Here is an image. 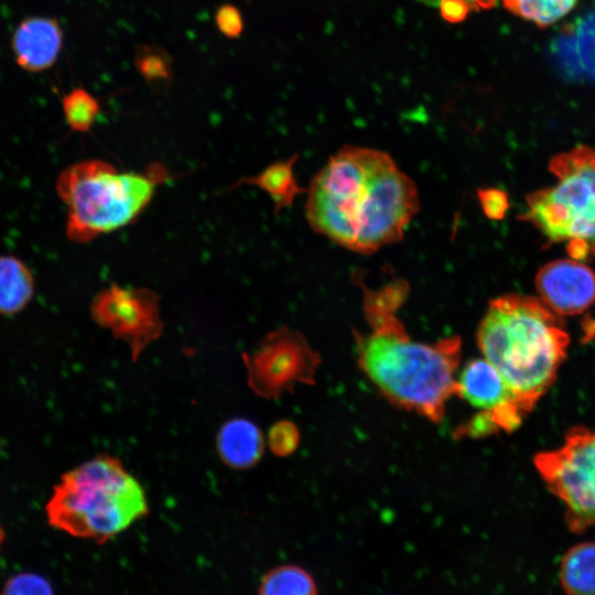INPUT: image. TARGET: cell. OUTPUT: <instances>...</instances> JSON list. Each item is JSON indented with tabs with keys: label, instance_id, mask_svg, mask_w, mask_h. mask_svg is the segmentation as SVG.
Wrapping results in <instances>:
<instances>
[{
	"label": "cell",
	"instance_id": "1",
	"mask_svg": "<svg viewBox=\"0 0 595 595\" xmlns=\"http://www.w3.org/2000/svg\"><path fill=\"white\" fill-rule=\"evenodd\" d=\"M419 208L414 181L387 152L368 147L340 148L306 188L311 228L361 255L401 240Z\"/></svg>",
	"mask_w": 595,
	"mask_h": 595
},
{
	"label": "cell",
	"instance_id": "2",
	"mask_svg": "<svg viewBox=\"0 0 595 595\" xmlns=\"http://www.w3.org/2000/svg\"><path fill=\"white\" fill-rule=\"evenodd\" d=\"M477 338L523 416L554 382L570 343L562 316L539 298L521 294L491 300Z\"/></svg>",
	"mask_w": 595,
	"mask_h": 595
},
{
	"label": "cell",
	"instance_id": "3",
	"mask_svg": "<svg viewBox=\"0 0 595 595\" xmlns=\"http://www.w3.org/2000/svg\"><path fill=\"white\" fill-rule=\"evenodd\" d=\"M361 288L375 325L360 344L365 371L388 396L435 414L456 385L450 344L432 346L403 334L393 313L409 291L405 280L393 279L377 290Z\"/></svg>",
	"mask_w": 595,
	"mask_h": 595
},
{
	"label": "cell",
	"instance_id": "4",
	"mask_svg": "<svg viewBox=\"0 0 595 595\" xmlns=\"http://www.w3.org/2000/svg\"><path fill=\"white\" fill-rule=\"evenodd\" d=\"M172 175L161 162L141 171H119L101 159L65 167L57 176V196L66 206V237L78 244L134 223Z\"/></svg>",
	"mask_w": 595,
	"mask_h": 595
},
{
	"label": "cell",
	"instance_id": "5",
	"mask_svg": "<svg viewBox=\"0 0 595 595\" xmlns=\"http://www.w3.org/2000/svg\"><path fill=\"white\" fill-rule=\"evenodd\" d=\"M45 512L52 527L102 544L148 515L149 505L121 461L99 454L61 477Z\"/></svg>",
	"mask_w": 595,
	"mask_h": 595
},
{
	"label": "cell",
	"instance_id": "6",
	"mask_svg": "<svg viewBox=\"0 0 595 595\" xmlns=\"http://www.w3.org/2000/svg\"><path fill=\"white\" fill-rule=\"evenodd\" d=\"M554 183L527 196L522 218L570 258L595 257V149L578 144L550 160Z\"/></svg>",
	"mask_w": 595,
	"mask_h": 595
},
{
	"label": "cell",
	"instance_id": "7",
	"mask_svg": "<svg viewBox=\"0 0 595 595\" xmlns=\"http://www.w3.org/2000/svg\"><path fill=\"white\" fill-rule=\"evenodd\" d=\"M534 465L549 489L565 505L571 530L595 524V429L572 428L556 450L541 452Z\"/></svg>",
	"mask_w": 595,
	"mask_h": 595
},
{
	"label": "cell",
	"instance_id": "8",
	"mask_svg": "<svg viewBox=\"0 0 595 595\" xmlns=\"http://www.w3.org/2000/svg\"><path fill=\"white\" fill-rule=\"evenodd\" d=\"M89 311L98 326L129 346L133 361L163 331L159 295L144 286L112 283L94 296Z\"/></svg>",
	"mask_w": 595,
	"mask_h": 595
},
{
	"label": "cell",
	"instance_id": "9",
	"mask_svg": "<svg viewBox=\"0 0 595 595\" xmlns=\"http://www.w3.org/2000/svg\"><path fill=\"white\" fill-rule=\"evenodd\" d=\"M534 284L539 299L560 316L581 314L595 302V272L573 258L541 267Z\"/></svg>",
	"mask_w": 595,
	"mask_h": 595
},
{
	"label": "cell",
	"instance_id": "10",
	"mask_svg": "<svg viewBox=\"0 0 595 595\" xmlns=\"http://www.w3.org/2000/svg\"><path fill=\"white\" fill-rule=\"evenodd\" d=\"M299 343L285 329L270 334L251 354L242 353L248 383L262 397L277 394L298 372Z\"/></svg>",
	"mask_w": 595,
	"mask_h": 595
},
{
	"label": "cell",
	"instance_id": "11",
	"mask_svg": "<svg viewBox=\"0 0 595 595\" xmlns=\"http://www.w3.org/2000/svg\"><path fill=\"white\" fill-rule=\"evenodd\" d=\"M63 42V30L56 19L30 17L15 28L11 46L15 63L22 69L39 73L56 63Z\"/></svg>",
	"mask_w": 595,
	"mask_h": 595
},
{
	"label": "cell",
	"instance_id": "12",
	"mask_svg": "<svg viewBox=\"0 0 595 595\" xmlns=\"http://www.w3.org/2000/svg\"><path fill=\"white\" fill-rule=\"evenodd\" d=\"M455 388L472 405L485 411L493 412L505 405L517 409L507 383L485 358L469 361L462 370Z\"/></svg>",
	"mask_w": 595,
	"mask_h": 595
},
{
	"label": "cell",
	"instance_id": "13",
	"mask_svg": "<svg viewBox=\"0 0 595 595\" xmlns=\"http://www.w3.org/2000/svg\"><path fill=\"white\" fill-rule=\"evenodd\" d=\"M216 448L220 459L229 467H252L263 452V436L259 428L244 418L225 422L216 436Z\"/></svg>",
	"mask_w": 595,
	"mask_h": 595
},
{
	"label": "cell",
	"instance_id": "14",
	"mask_svg": "<svg viewBox=\"0 0 595 595\" xmlns=\"http://www.w3.org/2000/svg\"><path fill=\"white\" fill-rule=\"evenodd\" d=\"M296 161V154L286 160L275 161L258 174L238 178L228 190L242 185L259 187L271 198L274 212L280 213L283 208L290 207L299 195L306 193V188L301 186L294 173Z\"/></svg>",
	"mask_w": 595,
	"mask_h": 595
},
{
	"label": "cell",
	"instance_id": "15",
	"mask_svg": "<svg viewBox=\"0 0 595 595\" xmlns=\"http://www.w3.org/2000/svg\"><path fill=\"white\" fill-rule=\"evenodd\" d=\"M34 292L35 279L30 268L15 256H0V314L21 312Z\"/></svg>",
	"mask_w": 595,
	"mask_h": 595
},
{
	"label": "cell",
	"instance_id": "16",
	"mask_svg": "<svg viewBox=\"0 0 595 595\" xmlns=\"http://www.w3.org/2000/svg\"><path fill=\"white\" fill-rule=\"evenodd\" d=\"M560 580L569 595H595V542L580 543L566 552Z\"/></svg>",
	"mask_w": 595,
	"mask_h": 595
},
{
	"label": "cell",
	"instance_id": "17",
	"mask_svg": "<svg viewBox=\"0 0 595 595\" xmlns=\"http://www.w3.org/2000/svg\"><path fill=\"white\" fill-rule=\"evenodd\" d=\"M258 595H317V587L306 570L284 564L270 570L262 577Z\"/></svg>",
	"mask_w": 595,
	"mask_h": 595
},
{
	"label": "cell",
	"instance_id": "18",
	"mask_svg": "<svg viewBox=\"0 0 595 595\" xmlns=\"http://www.w3.org/2000/svg\"><path fill=\"white\" fill-rule=\"evenodd\" d=\"M577 0H502L504 7L512 14L547 28L565 17Z\"/></svg>",
	"mask_w": 595,
	"mask_h": 595
},
{
	"label": "cell",
	"instance_id": "19",
	"mask_svg": "<svg viewBox=\"0 0 595 595\" xmlns=\"http://www.w3.org/2000/svg\"><path fill=\"white\" fill-rule=\"evenodd\" d=\"M62 109L68 127L75 132L85 133L95 125L101 104L84 87H75L62 98Z\"/></svg>",
	"mask_w": 595,
	"mask_h": 595
},
{
	"label": "cell",
	"instance_id": "20",
	"mask_svg": "<svg viewBox=\"0 0 595 595\" xmlns=\"http://www.w3.org/2000/svg\"><path fill=\"white\" fill-rule=\"evenodd\" d=\"M134 62L137 71L151 85H161L172 78L171 57L159 46H140Z\"/></svg>",
	"mask_w": 595,
	"mask_h": 595
},
{
	"label": "cell",
	"instance_id": "21",
	"mask_svg": "<svg viewBox=\"0 0 595 595\" xmlns=\"http://www.w3.org/2000/svg\"><path fill=\"white\" fill-rule=\"evenodd\" d=\"M1 595H54L50 582L34 573H19L11 576Z\"/></svg>",
	"mask_w": 595,
	"mask_h": 595
},
{
	"label": "cell",
	"instance_id": "22",
	"mask_svg": "<svg viewBox=\"0 0 595 595\" xmlns=\"http://www.w3.org/2000/svg\"><path fill=\"white\" fill-rule=\"evenodd\" d=\"M215 23L218 31L228 39L238 37L244 31V18L240 10L229 3L217 8Z\"/></svg>",
	"mask_w": 595,
	"mask_h": 595
},
{
	"label": "cell",
	"instance_id": "23",
	"mask_svg": "<svg viewBox=\"0 0 595 595\" xmlns=\"http://www.w3.org/2000/svg\"><path fill=\"white\" fill-rule=\"evenodd\" d=\"M478 201L485 215L493 219H501L508 209L507 194L498 188L487 187L478 190Z\"/></svg>",
	"mask_w": 595,
	"mask_h": 595
},
{
	"label": "cell",
	"instance_id": "24",
	"mask_svg": "<svg viewBox=\"0 0 595 595\" xmlns=\"http://www.w3.org/2000/svg\"><path fill=\"white\" fill-rule=\"evenodd\" d=\"M296 443V431L289 422H279L272 426L269 434L271 450L279 455L290 453Z\"/></svg>",
	"mask_w": 595,
	"mask_h": 595
},
{
	"label": "cell",
	"instance_id": "25",
	"mask_svg": "<svg viewBox=\"0 0 595 595\" xmlns=\"http://www.w3.org/2000/svg\"><path fill=\"white\" fill-rule=\"evenodd\" d=\"M437 6L441 15L451 23L461 22L470 13L463 0H441Z\"/></svg>",
	"mask_w": 595,
	"mask_h": 595
},
{
	"label": "cell",
	"instance_id": "26",
	"mask_svg": "<svg viewBox=\"0 0 595 595\" xmlns=\"http://www.w3.org/2000/svg\"><path fill=\"white\" fill-rule=\"evenodd\" d=\"M470 12L491 9L497 0H463Z\"/></svg>",
	"mask_w": 595,
	"mask_h": 595
},
{
	"label": "cell",
	"instance_id": "27",
	"mask_svg": "<svg viewBox=\"0 0 595 595\" xmlns=\"http://www.w3.org/2000/svg\"><path fill=\"white\" fill-rule=\"evenodd\" d=\"M3 540H4V531H3L2 527L0 526V548H1V544H2Z\"/></svg>",
	"mask_w": 595,
	"mask_h": 595
}]
</instances>
